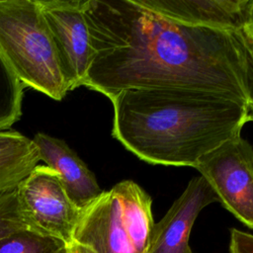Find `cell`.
<instances>
[{
    "instance_id": "d6986e66",
    "label": "cell",
    "mask_w": 253,
    "mask_h": 253,
    "mask_svg": "<svg viewBox=\"0 0 253 253\" xmlns=\"http://www.w3.org/2000/svg\"><path fill=\"white\" fill-rule=\"evenodd\" d=\"M246 28L248 29V31L251 33V35L253 36V4L251 6V11H250V17H249V22L246 26Z\"/></svg>"
},
{
    "instance_id": "8fae6325",
    "label": "cell",
    "mask_w": 253,
    "mask_h": 253,
    "mask_svg": "<svg viewBox=\"0 0 253 253\" xmlns=\"http://www.w3.org/2000/svg\"><path fill=\"white\" fill-rule=\"evenodd\" d=\"M24 84L0 53V130H7L22 115Z\"/></svg>"
},
{
    "instance_id": "ba28073f",
    "label": "cell",
    "mask_w": 253,
    "mask_h": 253,
    "mask_svg": "<svg viewBox=\"0 0 253 253\" xmlns=\"http://www.w3.org/2000/svg\"><path fill=\"white\" fill-rule=\"evenodd\" d=\"M218 198L208 181L193 178L166 214L154 223L147 253H193L189 238L200 211Z\"/></svg>"
},
{
    "instance_id": "30bf717a",
    "label": "cell",
    "mask_w": 253,
    "mask_h": 253,
    "mask_svg": "<svg viewBox=\"0 0 253 253\" xmlns=\"http://www.w3.org/2000/svg\"><path fill=\"white\" fill-rule=\"evenodd\" d=\"M32 140L40 160L58 175L69 199L79 210L101 195L103 191L94 173L64 140L43 132H38Z\"/></svg>"
},
{
    "instance_id": "3957f363",
    "label": "cell",
    "mask_w": 253,
    "mask_h": 253,
    "mask_svg": "<svg viewBox=\"0 0 253 253\" xmlns=\"http://www.w3.org/2000/svg\"><path fill=\"white\" fill-rule=\"evenodd\" d=\"M151 205L140 186L122 181L81 211L69 244L92 253H147L154 225Z\"/></svg>"
},
{
    "instance_id": "5b68a950",
    "label": "cell",
    "mask_w": 253,
    "mask_h": 253,
    "mask_svg": "<svg viewBox=\"0 0 253 253\" xmlns=\"http://www.w3.org/2000/svg\"><path fill=\"white\" fill-rule=\"evenodd\" d=\"M237 219L253 229V148L238 135L207 155L195 166Z\"/></svg>"
},
{
    "instance_id": "9c48e42d",
    "label": "cell",
    "mask_w": 253,
    "mask_h": 253,
    "mask_svg": "<svg viewBox=\"0 0 253 253\" xmlns=\"http://www.w3.org/2000/svg\"><path fill=\"white\" fill-rule=\"evenodd\" d=\"M165 19L193 27L238 32L249 22L253 0H134Z\"/></svg>"
},
{
    "instance_id": "ac0fdd59",
    "label": "cell",
    "mask_w": 253,
    "mask_h": 253,
    "mask_svg": "<svg viewBox=\"0 0 253 253\" xmlns=\"http://www.w3.org/2000/svg\"><path fill=\"white\" fill-rule=\"evenodd\" d=\"M64 253H92V252L87 250V249L81 248L79 246H76V245H73V244H68L65 248Z\"/></svg>"
},
{
    "instance_id": "8992f818",
    "label": "cell",
    "mask_w": 253,
    "mask_h": 253,
    "mask_svg": "<svg viewBox=\"0 0 253 253\" xmlns=\"http://www.w3.org/2000/svg\"><path fill=\"white\" fill-rule=\"evenodd\" d=\"M16 188L31 226L68 245L81 210L69 199L58 175L46 165H37Z\"/></svg>"
},
{
    "instance_id": "6da1fadb",
    "label": "cell",
    "mask_w": 253,
    "mask_h": 253,
    "mask_svg": "<svg viewBox=\"0 0 253 253\" xmlns=\"http://www.w3.org/2000/svg\"><path fill=\"white\" fill-rule=\"evenodd\" d=\"M92 49L82 86L109 99L128 89L185 88L247 105L241 31L177 23L134 0H84Z\"/></svg>"
},
{
    "instance_id": "2e32d148",
    "label": "cell",
    "mask_w": 253,
    "mask_h": 253,
    "mask_svg": "<svg viewBox=\"0 0 253 253\" xmlns=\"http://www.w3.org/2000/svg\"><path fill=\"white\" fill-rule=\"evenodd\" d=\"M33 140L15 130H0V156L32 146Z\"/></svg>"
},
{
    "instance_id": "4fadbf2b",
    "label": "cell",
    "mask_w": 253,
    "mask_h": 253,
    "mask_svg": "<svg viewBox=\"0 0 253 253\" xmlns=\"http://www.w3.org/2000/svg\"><path fill=\"white\" fill-rule=\"evenodd\" d=\"M39 161V152L35 144L20 151L1 155L0 191L17 186L38 165Z\"/></svg>"
},
{
    "instance_id": "7c38bea8",
    "label": "cell",
    "mask_w": 253,
    "mask_h": 253,
    "mask_svg": "<svg viewBox=\"0 0 253 253\" xmlns=\"http://www.w3.org/2000/svg\"><path fill=\"white\" fill-rule=\"evenodd\" d=\"M66 244L34 229H24L0 240V253H64Z\"/></svg>"
},
{
    "instance_id": "7a4b0ae2",
    "label": "cell",
    "mask_w": 253,
    "mask_h": 253,
    "mask_svg": "<svg viewBox=\"0 0 253 253\" xmlns=\"http://www.w3.org/2000/svg\"><path fill=\"white\" fill-rule=\"evenodd\" d=\"M110 100L113 136L151 164L195 168L247 123L243 102L203 90L128 89Z\"/></svg>"
},
{
    "instance_id": "52a82bcc",
    "label": "cell",
    "mask_w": 253,
    "mask_h": 253,
    "mask_svg": "<svg viewBox=\"0 0 253 253\" xmlns=\"http://www.w3.org/2000/svg\"><path fill=\"white\" fill-rule=\"evenodd\" d=\"M67 91L83 85L92 56L84 0H39Z\"/></svg>"
},
{
    "instance_id": "5bb4252c",
    "label": "cell",
    "mask_w": 253,
    "mask_h": 253,
    "mask_svg": "<svg viewBox=\"0 0 253 253\" xmlns=\"http://www.w3.org/2000/svg\"><path fill=\"white\" fill-rule=\"evenodd\" d=\"M24 229L34 228L24 214L16 186L0 191V240Z\"/></svg>"
},
{
    "instance_id": "e0dca14e",
    "label": "cell",
    "mask_w": 253,
    "mask_h": 253,
    "mask_svg": "<svg viewBox=\"0 0 253 253\" xmlns=\"http://www.w3.org/2000/svg\"><path fill=\"white\" fill-rule=\"evenodd\" d=\"M229 253H253V234L231 228Z\"/></svg>"
},
{
    "instance_id": "277c9868",
    "label": "cell",
    "mask_w": 253,
    "mask_h": 253,
    "mask_svg": "<svg viewBox=\"0 0 253 253\" xmlns=\"http://www.w3.org/2000/svg\"><path fill=\"white\" fill-rule=\"evenodd\" d=\"M0 53L24 84L60 101L68 92L39 0H0Z\"/></svg>"
},
{
    "instance_id": "9a60e30c",
    "label": "cell",
    "mask_w": 253,
    "mask_h": 253,
    "mask_svg": "<svg viewBox=\"0 0 253 253\" xmlns=\"http://www.w3.org/2000/svg\"><path fill=\"white\" fill-rule=\"evenodd\" d=\"M247 63L248 102L246 105V122H253V36L245 27L241 30Z\"/></svg>"
}]
</instances>
